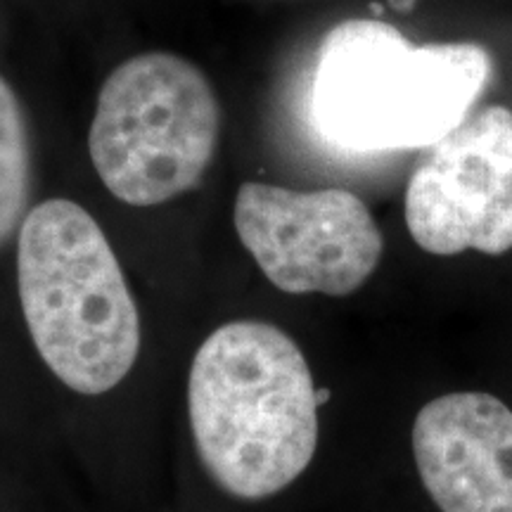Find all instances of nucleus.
<instances>
[{"label": "nucleus", "mask_w": 512, "mask_h": 512, "mask_svg": "<svg viewBox=\"0 0 512 512\" xmlns=\"http://www.w3.org/2000/svg\"><path fill=\"white\" fill-rule=\"evenodd\" d=\"M318 392L290 335L235 320L204 339L188 411L202 465L228 494L259 501L290 486L318 446Z\"/></svg>", "instance_id": "nucleus-1"}, {"label": "nucleus", "mask_w": 512, "mask_h": 512, "mask_svg": "<svg viewBox=\"0 0 512 512\" xmlns=\"http://www.w3.org/2000/svg\"><path fill=\"white\" fill-rule=\"evenodd\" d=\"M491 69L477 43L413 46L380 19H347L318 48L313 124L358 155L425 150L470 117Z\"/></svg>", "instance_id": "nucleus-2"}, {"label": "nucleus", "mask_w": 512, "mask_h": 512, "mask_svg": "<svg viewBox=\"0 0 512 512\" xmlns=\"http://www.w3.org/2000/svg\"><path fill=\"white\" fill-rule=\"evenodd\" d=\"M17 283L38 354L69 389L105 394L131 373L140 316L117 254L86 209L48 200L29 211Z\"/></svg>", "instance_id": "nucleus-3"}, {"label": "nucleus", "mask_w": 512, "mask_h": 512, "mask_svg": "<svg viewBox=\"0 0 512 512\" xmlns=\"http://www.w3.org/2000/svg\"><path fill=\"white\" fill-rule=\"evenodd\" d=\"M219 133L221 107L202 69L174 53H143L102 83L88 152L117 200L155 207L202 181Z\"/></svg>", "instance_id": "nucleus-4"}, {"label": "nucleus", "mask_w": 512, "mask_h": 512, "mask_svg": "<svg viewBox=\"0 0 512 512\" xmlns=\"http://www.w3.org/2000/svg\"><path fill=\"white\" fill-rule=\"evenodd\" d=\"M235 230L266 278L290 294L347 297L375 273L382 256L373 214L361 197L339 188L240 185Z\"/></svg>", "instance_id": "nucleus-5"}, {"label": "nucleus", "mask_w": 512, "mask_h": 512, "mask_svg": "<svg viewBox=\"0 0 512 512\" xmlns=\"http://www.w3.org/2000/svg\"><path fill=\"white\" fill-rule=\"evenodd\" d=\"M425 150L406 188L413 240L439 256L512 249V110H477Z\"/></svg>", "instance_id": "nucleus-6"}, {"label": "nucleus", "mask_w": 512, "mask_h": 512, "mask_svg": "<svg viewBox=\"0 0 512 512\" xmlns=\"http://www.w3.org/2000/svg\"><path fill=\"white\" fill-rule=\"evenodd\" d=\"M413 453L441 512H512V411L496 396L458 392L422 406Z\"/></svg>", "instance_id": "nucleus-7"}, {"label": "nucleus", "mask_w": 512, "mask_h": 512, "mask_svg": "<svg viewBox=\"0 0 512 512\" xmlns=\"http://www.w3.org/2000/svg\"><path fill=\"white\" fill-rule=\"evenodd\" d=\"M31 192L27 119L10 83L0 76V245L22 228Z\"/></svg>", "instance_id": "nucleus-8"}]
</instances>
